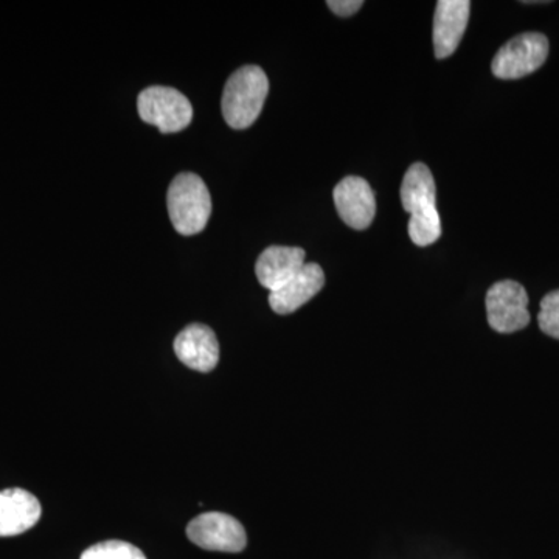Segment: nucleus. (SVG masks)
Returning <instances> with one entry per match:
<instances>
[{
    "mask_svg": "<svg viewBox=\"0 0 559 559\" xmlns=\"http://www.w3.org/2000/svg\"><path fill=\"white\" fill-rule=\"evenodd\" d=\"M401 202L411 215L409 237L419 248L441 237V219L436 205V180L425 164H414L401 186Z\"/></svg>",
    "mask_w": 559,
    "mask_h": 559,
    "instance_id": "f257e3e1",
    "label": "nucleus"
},
{
    "mask_svg": "<svg viewBox=\"0 0 559 559\" xmlns=\"http://www.w3.org/2000/svg\"><path fill=\"white\" fill-rule=\"evenodd\" d=\"M270 92V80L259 66H245L231 73L221 100L224 120L234 130H246L259 119Z\"/></svg>",
    "mask_w": 559,
    "mask_h": 559,
    "instance_id": "f03ea898",
    "label": "nucleus"
},
{
    "mask_svg": "<svg viewBox=\"0 0 559 559\" xmlns=\"http://www.w3.org/2000/svg\"><path fill=\"white\" fill-rule=\"evenodd\" d=\"M168 215L180 235L201 234L212 215V197L207 186L194 173H180L167 194Z\"/></svg>",
    "mask_w": 559,
    "mask_h": 559,
    "instance_id": "7ed1b4c3",
    "label": "nucleus"
},
{
    "mask_svg": "<svg viewBox=\"0 0 559 559\" xmlns=\"http://www.w3.org/2000/svg\"><path fill=\"white\" fill-rule=\"evenodd\" d=\"M138 109L140 119L165 134L186 130L193 119L189 98L167 86H151L140 92Z\"/></svg>",
    "mask_w": 559,
    "mask_h": 559,
    "instance_id": "20e7f679",
    "label": "nucleus"
},
{
    "mask_svg": "<svg viewBox=\"0 0 559 559\" xmlns=\"http://www.w3.org/2000/svg\"><path fill=\"white\" fill-rule=\"evenodd\" d=\"M549 57V39L543 33L528 32L510 39L496 53L491 70L500 80H520L536 72Z\"/></svg>",
    "mask_w": 559,
    "mask_h": 559,
    "instance_id": "39448f33",
    "label": "nucleus"
},
{
    "mask_svg": "<svg viewBox=\"0 0 559 559\" xmlns=\"http://www.w3.org/2000/svg\"><path fill=\"white\" fill-rule=\"evenodd\" d=\"M487 316L489 326L498 333L524 330L530 323L527 290L513 280L496 283L487 294Z\"/></svg>",
    "mask_w": 559,
    "mask_h": 559,
    "instance_id": "423d86ee",
    "label": "nucleus"
},
{
    "mask_svg": "<svg viewBox=\"0 0 559 559\" xmlns=\"http://www.w3.org/2000/svg\"><path fill=\"white\" fill-rule=\"evenodd\" d=\"M191 543L205 550L238 554L248 546V536L241 522L224 513H204L187 527Z\"/></svg>",
    "mask_w": 559,
    "mask_h": 559,
    "instance_id": "0eeeda50",
    "label": "nucleus"
},
{
    "mask_svg": "<svg viewBox=\"0 0 559 559\" xmlns=\"http://www.w3.org/2000/svg\"><path fill=\"white\" fill-rule=\"evenodd\" d=\"M334 204L342 221L355 230H366L373 223L377 201L370 183L358 176H348L333 191Z\"/></svg>",
    "mask_w": 559,
    "mask_h": 559,
    "instance_id": "6e6552de",
    "label": "nucleus"
},
{
    "mask_svg": "<svg viewBox=\"0 0 559 559\" xmlns=\"http://www.w3.org/2000/svg\"><path fill=\"white\" fill-rule=\"evenodd\" d=\"M175 352L180 362L191 370L209 373L218 366L219 344L215 331L202 323H193L178 334Z\"/></svg>",
    "mask_w": 559,
    "mask_h": 559,
    "instance_id": "1a4fd4ad",
    "label": "nucleus"
},
{
    "mask_svg": "<svg viewBox=\"0 0 559 559\" xmlns=\"http://www.w3.org/2000/svg\"><path fill=\"white\" fill-rule=\"evenodd\" d=\"M469 0H439L433 16V50L439 60L451 57L468 27Z\"/></svg>",
    "mask_w": 559,
    "mask_h": 559,
    "instance_id": "9d476101",
    "label": "nucleus"
},
{
    "mask_svg": "<svg viewBox=\"0 0 559 559\" xmlns=\"http://www.w3.org/2000/svg\"><path fill=\"white\" fill-rule=\"evenodd\" d=\"M323 286H325V274L322 267L318 263H305V266L282 288L272 290L270 294L272 311L282 316L290 314L308 304L312 297L318 296Z\"/></svg>",
    "mask_w": 559,
    "mask_h": 559,
    "instance_id": "9b49d317",
    "label": "nucleus"
},
{
    "mask_svg": "<svg viewBox=\"0 0 559 559\" xmlns=\"http://www.w3.org/2000/svg\"><path fill=\"white\" fill-rule=\"evenodd\" d=\"M39 500L21 488L0 491V538L17 536L38 524Z\"/></svg>",
    "mask_w": 559,
    "mask_h": 559,
    "instance_id": "f8f14e48",
    "label": "nucleus"
},
{
    "mask_svg": "<svg viewBox=\"0 0 559 559\" xmlns=\"http://www.w3.org/2000/svg\"><path fill=\"white\" fill-rule=\"evenodd\" d=\"M305 253L300 248L271 246L259 257L255 274L263 288L277 290L305 266Z\"/></svg>",
    "mask_w": 559,
    "mask_h": 559,
    "instance_id": "ddd939ff",
    "label": "nucleus"
},
{
    "mask_svg": "<svg viewBox=\"0 0 559 559\" xmlns=\"http://www.w3.org/2000/svg\"><path fill=\"white\" fill-rule=\"evenodd\" d=\"M81 559H146L143 551L123 540H105L90 547Z\"/></svg>",
    "mask_w": 559,
    "mask_h": 559,
    "instance_id": "4468645a",
    "label": "nucleus"
},
{
    "mask_svg": "<svg viewBox=\"0 0 559 559\" xmlns=\"http://www.w3.org/2000/svg\"><path fill=\"white\" fill-rule=\"evenodd\" d=\"M538 323L543 333L559 340V289L547 294L540 301Z\"/></svg>",
    "mask_w": 559,
    "mask_h": 559,
    "instance_id": "2eb2a0df",
    "label": "nucleus"
},
{
    "mask_svg": "<svg viewBox=\"0 0 559 559\" xmlns=\"http://www.w3.org/2000/svg\"><path fill=\"white\" fill-rule=\"evenodd\" d=\"M326 5H329L330 10L336 13L337 16L348 17L358 13V11L362 9L364 2L362 0H329Z\"/></svg>",
    "mask_w": 559,
    "mask_h": 559,
    "instance_id": "dca6fc26",
    "label": "nucleus"
}]
</instances>
